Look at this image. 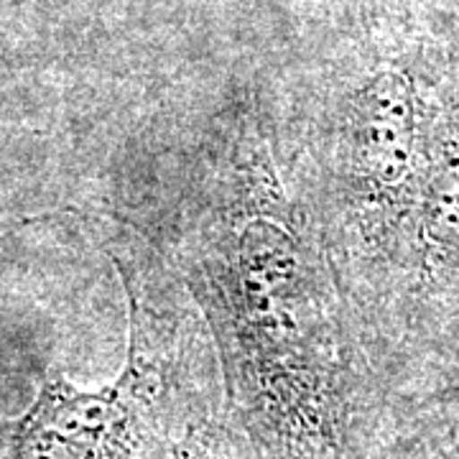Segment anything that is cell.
I'll list each match as a JSON object with an SVG mask.
<instances>
[{"label": "cell", "instance_id": "2", "mask_svg": "<svg viewBox=\"0 0 459 459\" xmlns=\"http://www.w3.org/2000/svg\"><path fill=\"white\" fill-rule=\"evenodd\" d=\"M452 62L409 0H347L250 90L281 179L380 368L431 108Z\"/></svg>", "mask_w": 459, "mask_h": 459}, {"label": "cell", "instance_id": "1", "mask_svg": "<svg viewBox=\"0 0 459 459\" xmlns=\"http://www.w3.org/2000/svg\"><path fill=\"white\" fill-rule=\"evenodd\" d=\"M115 212L195 301L253 459H370L395 391L281 179L250 90L169 143L143 195Z\"/></svg>", "mask_w": 459, "mask_h": 459}, {"label": "cell", "instance_id": "3", "mask_svg": "<svg viewBox=\"0 0 459 459\" xmlns=\"http://www.w3.org/2000/svg\"><path fill=\"white\" fill-rule=\"evenodd\" d=\"M105 246L128 307L123 368L95 391L49 368L31 406L0 421L3 459H184L225 416L210 332L159 247L117 212Z\"/></svg>", "mask_w": 459, "mask_h": 459}, {"label": "cell", "instance_id": "7", "mask_svg": "<svg viewBox=\"0 0 459 459\" xmlns=\"http://www.w3.org/2000/svg\"><path fill=\"white\" fill-rule=\"evenodd\" d=\"M0 459H3V455H0Z\"/></svg>", "mask_w": 459, "mask_h": 459}, {"label": "cell", "instance_id": "5", "mask_svg": "<svg viewBox=\"0 0 459 459\" xmlns=\"http://www.w3.org/2000/svg\"><path fill=\"white\" fill-rule=\"evenodd\" d=\"M184 459H253L246 437L230 424L228 413L204 429Z\"/></svg>", "mask_w": 459, "mask_h": 459}, {"label": "cell", "instance_id": "6", "mask_svg": "<svg viewBox=\"0 0 459 459\" xmlns=\"http://www.w3.org/2000/svg\"><path fill=\"white\" fill-rule=\"evenodd\" d=\"M424 3H437L439 8H455V11H459V0H424Z\"/></svg>", "mask_w": 459, "mask_h": 459}, {"label": "cell", "instance_id": "4", "mask_svg": "<svg viewBox=\"0 0 459 459\" xmlns=\"http://www.w3.org/2000/svg\"><path fill=\"white\" fill-rule=\"evenodd\" d=\"M459 325V62L431 108L427 153L395 286L383 365L398 385L409 344L434 342Z\"/></svg>", "mask_w": 459, "mask_h": 459}]
</instances>
